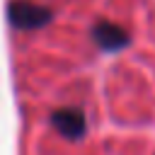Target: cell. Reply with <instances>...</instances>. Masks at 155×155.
<instances>
[{
    "label": "cell",
    "instance_id": "obj_1",
    "mask_svg": "<svg viewBox=\"0 0 155 155\" xmlns=\"http://www.w3.org/2000/svg\"><path fill=\"white\" fill-rule=\"evenodd\" d=\"M7 19L15 29L31 31V29H41V27L51 24L53 12L44 5L31 2V0H12L10 7H7Z\"/></svg>",
    "mask_w": 155,
    "mask_h": 155
},
{
    "label": "cell",
    "instance_id": "obj_2",
    "mask_svg": "<svg viewBox=\"0 0 155 155\" xmlns=\"http://www.w3.org/2000/svg\"><path fill=\"white\" fill-rule=\"evenodd\" d=\"M51 126L68 140H80L87 131V119L80 107H63L51 114Z\"/></svg>",
    "mask_w": 155,
    "mask_h": 155
},
{
    "label": "cell",
    "instance_id": "obj_3",
    "mask_svg": "<svg viewBox=\"0 0 155 155\" xmlns=\"http://www.w3.org/2000/svg\"><path fill=\"white\" fill-rule=\"evenodd\" d=\"M92 39L94 44L107 51V53H116V51H124L128 44H131V36L124 27L109 22V19H97L92 24Z\"/></svg>",
    "mask_w": 155,
    "mask_h": 155
}]
</instances>
